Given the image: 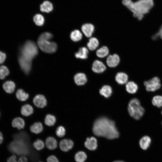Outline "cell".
I'll list each match as a JSON object with an SVG mask.
<instances>
[{
    "mask_svg": "<svg viewBox=\"0 0 162 162\" xmlns=\"http://www.w3.org/2000/svg\"><path fill=\"white\" fill-rule=\"evenodd\" d=\"M82 35L81 32L78 30H75L72 31L70 34L71 40L74 42H77L82 38Z\"/></svg>",
    "mask_w": 162,
    "mask_h": 162,
    "instance_id": "obj_30",
    "label": "cell"
},
{
    "mask_svg": "<svg viewBox=\"0 0 162 162\" xmlns=\"http://www.w3.org/2000/svg\"><path fill=\"white\" fill-rule=\"evenodd\" d=\"M100 94L106 98L109 97L111 95L112 90L111 87L108 85H104L100 90Z\"/></svg>",
    "mask_w": 162,
    "mask_h": 162,
    "instance_id": "obj_27",
    "label": "cell"
},
{
    "mask_svg": "<svg viewBox=\"0 0 162 162\" xmlns=\"http://www.w3.org/2000/svg\"><path fill=\"white\" fill-rule=\"evenodd\" d=\"M122 4L133 13V16L141 20L154 5L153 0H139L135 2L131 0H122Z\"/></svg>",
    "mask_w": 162,
    "mask_h": 162,
    "instance_id": "obj_3",
    "label": "cell"
},
{
    "mask_svg": "<svg viewBox=\"0 0 162 162\" xmlns=\"http://www.w3.org/2000/svg\"><path fill=\"white\" fill-rule=\"evenodd\" d=\"M9 74V71L7 67L5 66H0V79L3 80Z\"/></svg>",
    "mask_w": 162,
    "mask_h": 162,
    "instance_id": "obj_36",
    "label": "cell"
},
{
    "mask_svg": "<svg viewBox=\"0 0 162 162\" xmlns=\"http://www.w3.org/2000/svg\"><path fill=\"white\" fill-rule=\"evenodd\" d=\"M45 145L49 149L53 150L57 147V142L54 137L49 136L45 140Z\"/></svg>",
    "mask_w": 162,
    "mask_h": 162,
    "instance_id": "obj_17",
    "label": "cell"
},
{
    "mask_svg": "<svg viewBox=\"0 0 162 162\" xmlns=\"http://www.w3.org/2000/svg\"><path fill=\"white\" fill-rule=\"evenodd\" d=\"M7 162H18L16 157L15 155H11L8 158Z\"/></svg>",
    "mask_w": 162,
    "mask_h": 162,
    "instance_id": "obj_40",
    "label": "cell"
},
{
    "mask_svg": "<svg viewBox=\"0 0 162 162\" xmlns=\"http://www.w3.org/2000/svg\"><path fill=\"white\" fill-rule=\"evenodd\" d=\"M128 112L130 116L136 120L140 119L145 112V110L141 105L140 101L134 98L130 101L128 107Z\"/></svg>",
    "mask_w": 162,
    "mask_h": 162,
    "instance_id": "obj_5",
    "label": "cell"
},
{
    "mask_svg": "<svg viewBox=\"0 0 162 162\" xmlns=\"http://www.w3.org/2000/svg\"><path fill=\"white\" fill-rule=\"evenodd\" d=\"M3 140V137L2 133L0 131V145L2 143Z\"/></svg>",
    "mask_w": 162,
    "mask_h": 162,
    "instance_id": "obj_44",
    "label": "cell"
},
{
    "mask_svg": "<svg viewBox=\"0 0 162 162\" xmlns=\"http://www.w3.org/2000/svg\"><path fill=\"white\" fill-rule=\"evenodd\" d=\"M38 162H43L42 161H39Z\"/></svg>",
    "mask_w": 162,
    "mask_h": 162,
    "instance_id": "obj_46",
    "label": "cell"
},
{
    "mask_svg": "<svg viewBox=\"0 0 162 162\" xmlns=\"http://www.w3.org/2000/svg\"><path fill=\"white\" fill-rule=\"evenodd\" d=\"M12 125L14 128L20 130L23 129L25 126V122L22 118L17 117L14 118L12 121Z\"/></svg>",
    "mask_w": 162,
    "mask_h": 162,
    "instance_id": "obj_21",
    "label": "cell"
},
{
    "mask_svg": "<svg viewBox=\"0 0 162 162\" xmlns=\"http://www.w3.org/2000/svg\"><path fill=\"white\" fill-rule=\"evenodd\" d=\"M14 140L8 145V150L12 153L21 156L27 155L29 152V137L25 131L14 135Z\"/></svg>",
    "mask_w": 162,
    "mask_h": 162,
    "instance_id": "obj_2",
    "label": "cell"
},
{
    "mask_svg": "<svg viewBox=\"0 0 162 162\" xmlns=\"http://www.w3.org/2000/svg\"><path fill=\"white\" fill-rule=\"evenodd\" d=\"M21 112L22 114L24 116H29L33 113V109L31 105L25 104L22 107Z\"/></svg>",
    "mask_w": 162,
    "mask_h": 162,
    "instance_id": "obj_25",
    "label": "cell"
},
{
    "mask_svg": "<svg viewBox=\"0 0 162 162\" xmlns=\"http://www.w3.org/2000/svg\"><path fill=\"white\" fill-rule=\"evenodd\" d=\"M18 62L23 71L26 74H28L31 68L32 61L27 60L20 56L19 58Z\"/></svg>",
    "mask_w": 162,
    "mask_h": 162,
    "instance_id": "obj_8",
    "label": "cell"
},
{
    "mask_svg": "<svg viewBox=\"0 0 162 162\" xmlns=\"http://www.w3.org/2000/svg\"><path fill=\"white\" fill-rule=\"evenodd\" d=\"M84 145L89 150H94L98 146L97 140L94 137H88L85 142Z\"/></svg>",
    "mask_w": 162,
    "mask_h": 162,
    "instance_id": "obj_14",
    "label": "cell"
},
{
    "mask_svg": "<svg viewBox=\"0 0 162 162\" xmlns=\"http://www.w3.org/2000/svg\"><path fill=\"white\" fill-rule=\"evenodd\" d=\"M161 113H162V112H161Z\"/></svg>",
    "mask_w": 162,
    "mask_h": 162,
    "instance_id": "obj_47",
    "label": "cell"
},
{
    "mask_svg": "<svg viewBox=\"0 0 162 162\" xmlns=\"http://www.w3.org/2000/svg\"><path fill=\"white\" fill-rule=\"evenodd\" d=\"M18 162H28V159L25 156H21L18 159Z\"/></svg>",
    "mask_w": 162,
    "mask_h": 162,
    "instance_id": "obj_43",
    "label": "cell"
},
{
    "mask_svg": "<svg viewBox=\"0 0 162 162\" xmlns=\"http://www.w3.org/2000/svg\"><path fill=\"white\" fill-rule=\"evenodd\" d=\"M53 37L52 34L49 32H45L41 34L39 37V39L50 40Z\"/></svg>",
    "mask_w": 162,
    "mask_h": 162,
    "instance_id": "obj_38",
    "label": "cell"
},
{
    "mask_svg": "<svg viewBox=\"0 0 162 162\" xmlns=\"http://www.w3.org/2000/svg\"><path fill=\"white\" fill-rule=\"evenodd\" d=\"M56 118L54 116L49 114L46 116L44 122L46 125L51 126L54 125L56 123Z\"/></svg>",
    "mask_w": 162,
    "mask_h": 162,
    "instance_id": "obj_32",
    "label": "cell"
},
{
    "mask_svg": "<svg viewBox=\"0 0 162 162\" xmlns=\"http://www.w3.org/2000/svg\"><path fill=\"white\" fill-rule=\"evenodd\" d=\"M33 102L37 107L42 108L46 106L47 100L45 96L42 94L36 95L33 99Z\"/></svg>",
    "mask_w": 162,
    "mask_h": 162,
    "instance_id": "obj_12",
    "label": "cell"
},
{
    "mask_svg": "<svg viewBox=\"0 0 162 162\" xmlns=\"http://www.w3.org/2000/svg\"><path fill=\"white\" fill-rule=\"evenodd\" d=\"M146 89L148 92H154L160 88L161 86L160 81L157 77H154L144 82Z\"/></svg>",
    "mask_w": 162,
    "mask_h": 162,
    "instance_id": "obj_7",
    "label": "cell"
},
{
    "mask_svg": "<svg viewBox=\"0 0 162 162\" xmlns=\"http://www.w3.org/2000/svg\"><path fill=\"white\" fill-rule=\"evenodd\" d=\"M48 40L38 39L37 44L40 49L44 52L52 53L55 52L57 49L56 44Z\"/></svg>",
    "mask_w": 162,
    "mask_h": 162,
    "instance_id": "obj_6",
    "label": "cell"
},
{
    "mask_svg": "<svg viewBox=\"0 0 162 162\" xmlns=\"http://www.w3.org/2000/svg\"><path fill=\"white\" fill-rule=\"evenodd\" d=\"M74 145L73 141L68 139H63L60 141L59 143L60 149L64 152H67L71 149Z\"/></svg>",
    "mask_w": 162,
    "mask_h": 162,
    "instance_id": "obj_9",
    "label": "cell"
},
{
    "mask_svg": "<svg viewBox=\"0 0 162 162\" xmlns=\"http://www.w3.org/2000/svg\"><path fill=\"white\" fill-rule=\"evenodd\" d=\"M99 45V41L95 37L91 38L87 44L88 49L91 51H93L96 50L98 46Z\"/></svg>",
    "mask_w": 162,
    "mask_h": 162,
    "instance_id": "obj_22",
    "label": "cell"
},
{
    "mask_svg": "<svg viewBox=\"0 0 162 162\" xmlns=\"http://www.w3.org/2000/svg\"><path fill=\"white\" fill-rule=\"evenodd\" d=\"M53 9L52 4L50 1H45L40 5V10L43 12L49 13Z\"/></svg>",
    "mask_w": 162,
    "mask_h": 162,
    "instance_id": "obj_23",
    "label": "cell"
},
{
    "mask_svg": "<svg viewBox=\"0 0 162 162\" xmlns=\"http://www.w3.org/2000/svg\"><path fill=\"white\" fill-rule=\"evenodd\" d=\"M92 69L95 73H101L106 70V67L101 61L96 60L93 63Z\"/></svg>",
    "mask_w": 162,
    "mask_h": 162,
    "instance_id": "obj_11",
    "label": "cell"
},
{
    "mask_svg": "<svg viewBox=\"0 0 162 162\" xmlns=\"http://www.w3.org/2000/svg\"><path fill=\"white\" fill-rule=\"evenodd\" d=\"M33 146L36 150L40 151L44 148L45 144L43 140L40 139H38L33 142Z\"/></svg>",
    "mask_w": 162,
    "mask_h": 162,
    "instance_id": "obj_34",
    "label": "cell"
},
{
    "mask_svg": "<svg viewBox=\"0 0 162 162\" xmlns=\"http://www.w3.org/2000/svg\"><path fill=\"white\" fill-rule=\"evenodd\" d=\"M87 158V155L83 151H79L76 153L74 159L76 162H84Z\"/></svg>",
    "mask_w": 162,
    "mask_h": 162,
    "instance_id": "obj_31",
    "label": "cell"
},
{
    "mask_svg": "<svg viewBox=\"0 0 162 162\" xmlns=\"http://www.w3.org/2000/svg\"><path fill=\"white\" fill-rule=\"evenodd\" d=\"M2 86L5 91L10 94L14 92L16 87L15 83L12 81H6L3 83Z\"/></svg>",
    "mask_w": 162,
    "mask_h": 162,
    "instance_id": "obj_19",
    "label": "cell"
},
{
    "mask_svg": "<svg viewBox=\"0 0 162 162\" xmlns=\"http://www.w3.org/2000/svg\"><path fill=\"white\" fill-rule=\"evenodd\" d=\"M47 162H59L58 159L54 155H51L47 158Z\"/></svg>",
    "mask_w": 162,
    "mask_h": 162,
    "instance_id": "obj_39",
    "label": "cell"
},
{
    "mask_svg": "<svg viewBox=\"0 0 162 162\" xmlns=\"http://www.w3.org/2000/svg\"><path fill=\"white\" fill-rule=\"evenodd\" d=\"M43 128V126L41 123L36 122L30 126V129L32 133L38 134L42 132Z\"/></svg>",
    "mask_w": 162,
    "mask_h": 162,
    "instance_id": "obj_24",
    "label": "cell"
},
{
    "mask_svg": "<svg viewBox=\"0 0 162 162\" xmlns=\"http://www.w3.org/2000/svg\"><path fill=\"white\" fill-rule=\"evenodd\" d=\"M88 54V49L85 47H82L79 48L78 51L75 53V56L76 58L85 59L87 58Z\"/></svg>",
    "mask_w": 162,
    "mask_h": 162,
    "instance_id": "obj_18",
    "label": "cell"
},
{
    "mask_svg": "<svg viewBox=\"0 0 162 162\" xmlns=\"http://www.w3.org/2000/svg\"><path fill=\"white\" fill-rule=\"evenodd\" d=\"M66 130L64 127L60 126L58 127L56 131V136L60 138L63 137L65 134Z\"/></svg>",
    "mask_w": 162,
    "mask_h": 162,
    "instance_id": "obj_37",
    "label": "cell"
},
{
    "mask_svg": "<svg viewBox=\"0 0 162 162\" xmlns=\"http://www.w3.org/2000/svg\"><path fill=\"white\" fill-rule=\"evenodd\" d=\"M158 37H160L162 39V26L160 27L159 31L153 37L154 39L157 38Z\"/></svg>",
    "mask_w": 162,
    "mask_h": 162,
    "instance_id": "obj_42",
    "label": "cell"
},
{
    "mask_svg": "<svg viewBox=\"0 0 162 162\" xmlns=\"http://www.w3.org/2000/svg\"><path fill=\"white\" fill-rule=\"evenodd\" d=\"M38 52L37 46L31 40L26 41L20 50V56L32 61Z\"/></svg>",
    "mask_w": 162,
    "mask_h": 162,
    "instance_id": "obj_4",
    "label": "cell"
},
{
    "mask_svg": "<svg viewBox=\"0 0 162 162\" xmlns=\"http://www.w3.org/2000/svg\"><path fill=\"white\" fill-rule=\"evenodd\" d=\"M16 97L20 101L26 100L29 98V94L21 89H18L16 93Z\"/></svg>",
    "mask_w": 162,
    "mask_h": 162,
    "instance_id": "obj_29",
    "label": "cell"
},
{
    "mask_svg": "<svg viewBox=\"0 0 162 162\" xmlns=\"http://www.w3.org/2000/svg\"><path fill=\"white\" fill-rule=\"evenodd\" d=\"M151 142V138L148 136H145L140 139L139 141V145L142 149L146 150L150 146Z\"/></svg>",
    "mask_w": 162,
    "mask_h": 162,
    "instance_id": "obj_16",
    "label": "cell"
},
{
    "mask_svg": "<svg viewBox=\"0 0 162 162\" xmlns=\"http://www.w3.org/2000/svg\"><path fill=\"white\" fill-rule=\"evenodd\" d=\"M33 21L38 26H42L44 24V16L40 14L35 15L33 17Z\"/></svg>",
    "mask_w": 162,
    "mask_h": 162,
    "instance_id": "obj_33",
    "label": "cell"
},
{
    "mask_svg": "<svg viewBox=\"0 0 162 162\" xmlns=\"http://www.w3.org/2000/svg\"><path fill=\"white\" fill-rule=\"evenodd\" d=\"M109 52L108 48L106 46H103L97 50L96 54L98 57L102 58L107 56Z\"/></svg>",
    "mask_w": 162,
    "mask_h": 162,
    "instance_id": "obj_28",
    "label": "cell"
},
{
    "mask_svg": "<svg viewBox=\"0 0 162 162\" xmlns=\"http://www.w3.org/2000/svg\"><path fill=\"white\" fill-rule=\"evenodd\" d=\"M74 80L76 84L79 86L84 85L87 81L86 75L82 73L76 74L74 76Z\"/></svg>",
    "mask_w": 162,
    "mask_h": 162,
    "instance_id": "obj_15",
    "label": "cell"
},
{
    "mask_svg": "<svg viewBox=\"0 0 162 162\" xmlns=\"http://www.w3.org/2000/svg\"><path fill=\"white\" fill-rule=\"evenodd\" d=\"M113 162H124L122 160H116V161H114Z\"/></svg>",
    "mask_w": 162,
    "mask_h": 162,
    "instance_id": "obj_45",
    "label": "cell"
},
{
    "mask_svg": "<svg viewBox=\"0 0 162 162\" xmlns=\"http://www.w3.org/2000/svg\"><path fill=\"white\" fill-rule=\"evenodd\" d=\"M128 79V75L124 72H120L117 73L115 76V80L119 84L122 85L126 83Z\"/></svg>",
    "mask_w": 162,
    "mask_h": 162,
    "instance_id": "obj_20",
    "label": "cell"
},
{
    "mask_svg": "<svg viewBox=\"0 0 162 162\" xmlns=\"http://www.w3.org/2000/svg\"><path fill=\"white\" fill-rule=\"evenodd\" d=\"M126 88L128 92L133 94L136 92L138 89V86L134 82L129 81L126 83Z\"/></svg>",
    "mask_w": 162,
    "mask_h": 162,
    "instance_id": "obj_26",
    "label": "cell"
},
{
    "mask_svg": "<svg viewBox=\"0 0 162 162\" xmlns=\"http://www.w3.org/2000/svg\"><path fill=\"white\" fill-rule=\"evenodd\" d=\"M92 131L96 136L109 139L117 138L119 136L115 122L106 117H100L94 121Z\"/></svg>",
    "mask_w": 162,
    "mask_h": 162,
    "instance_id": "obj_1",
    "label": "cell"
},
{
    "mask_svg": "<svg viewBox=\"0 0 162 162\" xmlns=\"http://www.w3.org/2000/svg\"><path fill=\"white\" fill-rule=\"evenodd\" d=\"M120 61V58L118 55L114 54L108 56L106 60V63L109 67L114 68L118 65Z\"/></svg>",
    "mask_w": 162,
    "mask_h": 162,
    "instance_id": "obj_10",
    "label": "cell"
},
{
    "mask_svg": "<svg viewBox=\"0 0 162 162\" xmlns=\"http://www.w3.org/2000/svg\"><path fill=\"white\" fill-rule=\"evenodd\" d=\"M81 30L85 35L87 38H90L94 30V26L92 24L86 23L81 27Z\"/></svg>",
    "mask_w": 162,
    "mask_h": 162,
    "instance_id": "obj_13",
    "label": "cell"
},
{
    "mask_svg": "<svg viewBox=\"0 0 162 162\" xmlns=\"http://www.w3.org/2000/svg\"><path fill=\"white\" fill-rule=\"evenodd\" d=\"M6 54L0 51V64L3 63L5 61L6 58Z\"/></svg>",
    "mask_w": 162,
    "mask_h": 162,
    "instance_id": "obj_41",
    "label": "cell"
},
{
    "mask_svg": "<svg viewBox=\"0 0 162 162\" xmlns=\"http://www.w3.org/2000/svg\"><path fill=\"white\" fill-rule=\"evenodd\" d=\"M153 105L158 107H162V96L156 95L153 97L152 100Z\"/></svg>",
    "mask_w": 162,
    "mask_h": 162,
    "instance_id": "obj_35",
    "label": "cell"
}]
</instances>
